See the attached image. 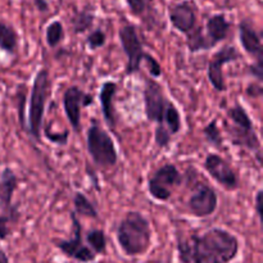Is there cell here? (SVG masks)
<instances>
[{
  "instance_id": "obj_1",
  "label": "cell",
  "mask_w": 263,
  "mask_h": 263,
  "mask_svg": "<svg viewBox=\"0 0 263 263\" xmlns=\"http://www.w3.org/2000/svg\"><path fill=\"white\" fill-rule=\"evenodd\" d=\"M239 239L230 231L212 228L189 239H177L181 263H231L239 254Z\"/></svg>"
},
{
  "instance_id": "obj_2",
  "label": "cell",
  "mask_w": 263,
  "mask_h": 263,
  "mask_svg": "<svg viewBox=\"0 0 263 263\" xmlns=\"http://www.w3.org/2000/svg\"><path fill=\"white\" fill-rule=\"evenodd\" d=\"M116 238L125 256H144L152 247L151 222L143 213L130 211L118 223Z\"/></svg>"
},
{
  "instance_id": "obj_3",
  "label": "cell",
  "mask_w": 263,
  "mask_h": 263,
  "mask_svg": "<svg viewBox=\"0 0 263 263\" xmlns=\"http://www.w3.org/2000/svg\"><path fill=\"white\" fill-rule=\"evenodd\" d=\"M51 80L48 68H41L33 79L30 95V108H28V130L36 141L41 138V126H43L44 113H45L46 100L50 95Z\"/></svg>"
},
{
  "instance_id": "obj_4",
  "label": "cell",
  "mask_w": 263,
  "mask_h": 263,
  "mask_svg": "<svg viewBox=\"0 0 263 263\" xmlns=\"http://www.w3.org/2000/svg\"><path fill=\"white\" fill-rule=\"evenodd\" d=\"M87 153L95 164L103 168H109L117 164L118 153L112 136L92 120L86 134Z\"/></svg>"
},
{
  "instance_id": "obj_5",
  "label": "cell",
  "mask_w": 263,
  "mask_h": 263,
  "mask_svg": "<svg viewBox=\"0 0 263 263\" xmlns=\"http://www.w3.org/2000/svg\"><path fill=\"white\" fill-rule=\"evenodd\" d=\"M182 182V176L174 163H166L149 175L148 192L153 199L158 202H167L171 198L174 187Z\"/></svg>"
},
{
  "instance_id": "obj_6",
  "label": "cell",
  "mask_w": 263,
  "mask_h": 263,
  "mask_svg": "<svg viewBox=\"0 0 263 263\" xmlns=\"http://www.w3.org/2000/svg\"><path fill=\"white\" fill-rule=\"evenodd\" d=\"M73 236L71 239H59L54 241L57 249L62 252L67 258L79 263H91L97 259V254L84 243L82 239V226L74 212L71 213Z\"/></svg>"
},
{
  "instance_id": "obj_7",
  "label": "cell",
  "mask_w": 263,
  "mask_h": 263,
  "mask_svg": "<svg viewBox=\"0 0 263 263\" xmlns=\"http://www.w3.org/2000/svg\"><path fill=\"white\" fill-rule=\"evenodd\" d=\"M118 37H120V43L123 49V53H125L126 58H127L125 73L130 76V74H134L140 71L141 62L144 61V55H145L146 51L144 50L141 39L134 25H130V23L123 25L118 30Z\"/></svg>"
},
{
  "instance_id": "obj_8",
  "label": "cell",
  "mask_w": 263,
  "mask_h": 263,
  "mask_svg": "<svg viewBox=\"0 0 263 263\" xmlns=\"http://www.w3.org/2000/svg\"><path fill=\"white\" fill-rule=\"evenodd\" d=\"M143 97L146 120L157 125H164V110L168 99L164 95L162 85L154 79H145Z\"/></svg>"
},
{
  "instance_id": "obj_9",
  "label": "cell",
  "mask_w": 263,
  "mask_h": 263,
  "mask_svg": "<svg viewBox=\"0 0 263 263\" xmlns=\"http://www.w3.org/2000/svg\"><path fill=\"white\" fill-rule=\"evenodd\" d=\"M241 59V54L238 49L234 45H225L216 51L211 58L210 63H208V80H210L211 85L213 89L217 91L223 92L226 91L228 86H226L225 77H223V66L231 62H236Z\"/></svg>"
},
{
  "instance_id": "obj_10",
  "label": "cell",
  "mask_w": 263,
  "mask_h": 263,
  "mask_svg": "<svg viewBox=\"0 0 263 263\" xmlns=\"http://www.w3.org/2000/svg\"><path fill=\"white\" fill-rule=\"evenodd\" d=\"M94 98L91 94H87L79 86H69L64 90L63 94V108L68 122L74 133L81 131V109L85 107L92 105Z\"/></svg>"
},
{
  "instance_id": "obj_11",
  "label": "cell",
  "mask_w": 263,
  "mask_h": 263,
  "mask_svg": "<svg viewBox=\"0 0 263 263\" xmlns=\"http://www.w3.org/2000/svg\"><path fill=\"white\" fill-rule=\"evenodd\" d=\"M204 170L217 184L229 192L239 189V177L234 167L223 157L216 153H210L205 157Z\"/></svg>"
},
{
  "instance_id": "obj_12",
  "label": "cell",
  "mask_w": 263,
  "mask_h": 263,
  "mask_svg": "<svg viewBox=\"0 0 263 263\" xmlns=\"http://www.w3.org/2000/svg\"><path fill=\"white\" fill-rule=\"evenodd\" d=\"M217 193L212 186L204 184V182H200V184L197 185V187H195L186 203L189 212L198 218L212 216L217 210Z\"/></svg>"
},
{
  "instance_id": "obj_13",
  "label": "cell",
  "mask_w": 263,
  "mask_h": 263,
  "mask_svg": "<svg viewBox=\"0 0 263 263\" xmlns=\"http://www.w3.org/2000/svg\"><path fill=\"white\" fill-rule=\"evenodd\" d=\"M168 18L172 27L185 36L198 27V7L194 0H182L168 8Z\"/></svg>"
},
{
  "instance_id": "obj_14",
  "label": "cell",
  "mask_w": 263,
  "mask_h": 263,
  "mask_svg": "<svg viewBox=\"0 0 263 263\" xmlns=\"http://www.w3.org/2000/svg\"><path fill=\"white\" fill-rule=\"evenodd\" d=\"M18 187V176L9 167H5L0 174V208L3 213L9 215L13 220L18 221V207L12 204L13 194Z\"/></svg>"
},
{
  "instance_id": "obj_15",
  "label": "cell",
  "mask_w": 263,
  "mask_h": 263,
  "mask_svg": "<svg viewBox=\"0 0 263 263\" xmlns=\"http://www.w3.org/2000/svg\"><path fill=\"white\" fill-rule=\"evenodd\" d=\"M239 39L247 54L256 62L263 63V45L262 32L256 30L251 20H243L239 23Z\"/></svg>"
},
{
  "instance_id": "obj_16",
  "label": "cell",
  "mask_w": 263,
  "mask_h": 263,
  "mask_svg": "<svg viewBox=\"0 0 263 263\" xmlns=\"http://www.w3.org/2000/svg\"><path fill=\"white\" fill-rule=\"evenodd\" d=\"M226 133H228L230 143L238 148L248 149L251 152L261 151V140L254 131V127H241L238 125H229L225 123Z\"/></svg>"
},
{
  "instance_id": "obj_17",
  "label": "cell",
  "mask_w": 263,
  "mask_h": 263,
  "mask_svg": "<svg viewBox=\"0 0 263 263\" xmlns=\"http://www.w3.org/2000/svg\"><path fill=\"white\" fill-rule=\"evenodd\" d=\"M231 22L222 13L211 15L205 23V37L210 43L211 48H215L220 43L229 37L231 31Z\"/></svg>"
},
{
  "instance_id": "obj_18",
  "label": "cell",
  "mask_w": 263,
  "mask_h": 263,
  "mask_svg": "<svg viewBox=\"0 0 263 263\" xmlns=\"http://www.w3.org/2000/svg\"><path fill=\"white\" fill-rule=\"evenodd\" d=\"M118 85L115 81L103 82L99 92L100 107H102L103 117L110 128H116L117 125V116L115 109V97L117 94Z\"/></svg>"
},
{
  "instance_id": "obj_19",
  "label": "cell",
  "mask_w": 263,
  "mask_h": 263,
  "mask_svg": "<svg viewBox=\"0 0 263 263\" xmlns=\"http://www.w3.org/2000/svg\"><path fill=\"white\" fill-rule=\"evenodd\" d=\"M95 22V12L94 8L91 5H86L82 9L76 10L74 14L71 18V26L72 31L76 35L80 33H85L87 31H90L94 26Z\"/></svg>"
},
{
  "instance_id": "obj_20",
  "label": "cell",
  "mask_w": 263,
  "mask_h": 263,
  "mask_svg": "<svg viewBox=\"0 0 263 263\" xmlns=\"http://www.w3.org/2000/svg\"><path fill=\"white\" fill-rule=\"evenodd\" d=\"M126 4L131 14L141 18L144 22L148 23L149 27L153 26L154 14H156L154 0H126Z\"/></svg>"
},
{
  "instance_id": "obj_21",
  "label": "cell",
  "mask_w": 263,
  "mask_h": 263,
  "mask_svg": "<svg viewBox=\"0 0 263 263\" xmlns=\"http://www.w3.org/2000/svg\"><path fill=\"white\" fill-rule=\"evenodd\" d=\"M18 41L20 36L15 28L9 23L0 21V49L13 55L18 48Z\"/></svg>"
},
{
  "instance_id": "obj_22",
  "label": "cell",
  "mask_w": 263,
  "mask_h": 263,
  "mask_svg": "<svg viewBox=\"0 0 263 263\" xmlns=\"http://www.w3.org/2000/svg\"><path fill=\"white\" fill-rule=\"evenodd\" d=\"M85 240H86V246L97 256L98 254L104 256L107 253V238H105L104 231L100 230V229H92V230L87 231Z\"/></svg>"
},
{
  "instance_id": "obj_23",
  "label": "cell",
  "mask_w": 263,
  "mask_h": 263,
  "mask_svg": "<svg viewBox=\"0 0 263 263\" xmlns=\"http://www.w3.org/2000/svg\"><path fill=\"white\" fill-rule=\"evenodd\" d=\"M73 207H74V213L77 216H84V217L87 218H94L97 220L99 217V213H98L97 208L89 200V198L86 197L82 193L77 192L74 194L73 198Z\"/></svg>"
},
{
  "instance_id": "obj_24",
  "label": "cell",
  "mask_w": 263,
  "mask_h": 263,
  "mask_svg": "<svg viewBox=\"0 0 263 263\" xmlns=\"http://www.w3.org/2000/svg\"><path fill=\"white\" fill-rule=\"evenodd\" d=\"M186 45L190 53H198V51L212 49L210 43H208L207 37H205L204 32H203V28L200 26H198L193 32H190L186 36Z\"/></svg>"
},
{
  "instance_id": "obj_25",
  "label": "cell",
  "mask_w": 263,
  "mask_h": 263,
  "mask_svg": "<svg viewBox=\"0 0 263 263\" xmlns=\"http://www.w3.org/2000/svg\"><path fill=\"white\" fill-rule=\"evenodd\" d=\"M164 126L171 135H176L181 130V116L176 105L170 100L167 102L166 110H164Z\"/></svg>"
},
{
  "instance_id": "obj_26",
  "label": "cell",
  "mask_w": 263,
  "mask_h": 263,
  "mask_svg": "<svg viewBox=\"0 0 263 263\" xmlns=\"http://www.w3.org/2000/svg\"><path fill=\"white\" fill-rule=\"evenodd\" d=\"M64 39V27L61 21L49 23L45 31V41L49 48H57Z\"/></svg>"
},
{
  "instance_id": "obj_27",
  "label": "cell",
  "mask_w": 263,
  "mask_h": 263,
  "mask_svg": "<svg viewBox=\"0 0 263 263\" xmlns=\"http://www.w3.org/2000/svg\"><path fill=\"white\" fill-rule=\"evenodd\" d=\"M203 135L207 139L208 143L212 146H215V148H221V146H222L223 138L216 120L211 121V122L203 128Z\"/></svg>"
},
{
  "instance_id": "obj_28",
  "label": "cell",
  "mask_w": 263,
  "mask_h": 263,
  "mask_svg": "<svg viewBox=\"0 0 263 263\" xmlns=\"http://www.w3.org/2000/svg\"><path fill=\"white\" fill-rule=\"evenodd\" d=\"M105 43H107V35H105V32L102 28H95L86 37V44L89 46V49H91V50H97V49L103 48L105 45Z\"/></svg>"
},
{
  "instance_id": "obj_29",
  "label": "cell",
  "mask_w": 263,
  "mask_h": 263,
  "mask_svg": "<svg viewBox=\"0 0 263 263\" xmlns=\"http://www.w3.org/2000/svg\"><path fill=\"white\" fill-rule=\"evenodd\" d=\"M25 85H20V89L15 92V99H17V110H18V120H20L21 126L26 128L25 120V107H26V91Z\"/></svg>"
},
{
  "instance_id": "obj_30",
  "label": "cell",
  "mask_w": 263,
  "mask_h": 263,
  "mask_svg": "<svg viewBox=\"0 0 263 263\" xmlns=\"http://www.w3.org/2000/svg\"><path fill=\"white\" fill-rule=\"evenodd\" d=\"M171 134L167 130L164 125H157L156 134H154V139H156V144L158 148L164 149L170 145L171 143Z\"/></svg>"
},
{
  "instance_id": "obj_31",
  "label": "cell",
  "mask_w": 263,
  "mask_h": 263,
  "mask_svg": "<svg viewBox=\"0 0 263 263\" xmlns=\"http://www.w3.org/2000/svg\"><path fill=\"white\" fill-rule=\"evenodd\" d=\"M144 62L146 63V67H148L149 69V73H151V76L153 77V79H158V77L162 76L161 63H159V62L157 61L152 54L145 53V55H144Z\"/></svg>"
},
{
  "instance_id": "obj_32",
  "label": "cell",
  "mask_w": 263,
  "mask_h": 263,
  "mask_svg": "<svg viewBox=\"0 0 263 263\" xmlns=\"http://www.w3.org/2000/svg\"><path fill=\"white\" fill-rule=\"evenodd\" d=\"M45 136L49 141H51V143L59 144V145H66V144L68 143L69 133L68 131H63V133H61V134H54V133H51L50 128L46 127L45 128Z\"/></svg>"
},
{
  "instance_id": "obj_33",
  "label": "cell",
  "mask_w": 263,
  "mask_h": 263,
  "mask_svg": "<svg viewBox=\"0 0 263 263\" xmlns=\"http://www.w3.org/2000/svg\"><path fill=\"white\" fill-rule=\"evenodd\" d=\"M10 222H15V221L9 215H5V213L0 215V240H5L10 235Z\"/></svg>"
},
{
  "instance_id": "obj_34",
  "label": "cell",
  "mask_w": 263,
  "mask_h": 263,
  "mask_svg": "<svg viewBox=\"0 0 263 263\" xmlns=\"http://www.w3.org/2000/svg\"><path fill=\"white\" fill-rule=\"evenodd\" d=\"M249 73L253 77H256L257 81L262 82L263 80V63H259V62H254L253 64L248 67Z\"/></svg>"
},
{
  "instance_id": "obj_35",
  "label": "cell",
  "mask_w": 263,
  "mask_h": 263,
  "mask_svg": "<svg viewBox=\"0 0 263 263\" xmlns=\"http://www.w3.org/2000/svg\"><path fill=\"white\" fill-rule=\"evenodd\" d=\"M262 205H263V190H257L256 195H254V208H256V213L258 216L259 221H262Z\"/></svg>"
},
{
  "instance_id": "obj_36",
  "label": "cell",
  "mask_w": 263,
  "mask_h": 263,
  "mask_svg": "<svg viewBox=\"0 0 263 263\" xmlns=\"http://www.w3.org/2000/svg\"><path fill=\"white\" fill-rule=\"evenodd\" d=\"M262 86L261 82H257V84H251L248 87H247V94L252 98H261L262 97Z\"/></svg>"
},
{
  "instance_id": "obj_37",
  "label": "cell",
  "mask_w": 263,
  "mask_h": 263,
  "mask_svg": "<svg viewBox=\"0 0 263 263\" xmlns=\"http://www.w3.org/2000/svg\"><path fill=\"white\" fill-rule=\"evenodd\" d=\"M32 2L37 12L48 13L49 9H50V4H49L48 0H32Z\"/></svg>"
},
{
  "instance_id": "obj_38",
  "label": "cell",
  "mask_w": 263,
  "mask_h": 263,
  "mask_svg": "<svg viewBox=\"0 0 263 263\" xmlns=\"http://www.w3.org/2000/svg\"><path fill=\"white\" fill-rule=\"evenodd\" d=\"M0 263H10L9 258H8L7 253L3 249H0Z\"/></svg>"
}]
</instances>
